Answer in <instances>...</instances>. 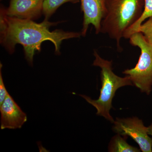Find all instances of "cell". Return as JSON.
Here are the masks:
<instances>
[{
    "instance_id": "obj_1",
    "label": "cell",
    "mask_w": 152,
    "mask_h": 152,
    "mask_svg": "<svg viewBox=\"0 0 152 152\" xmlns=\"http://www.w3.org/2000/svg\"><path fill=\"white\" fill-rule=\"evenodd\" d=\"M59 23L44 20L42 23H37L32 20L8 16L1 7L0 42L11 54L15 52L17 44L21 45L26 60L30 65L33 66L35 52L40 51L43 42H52L54 45L56 54L60 55L63 40L80 38L82 36L81 33L59 29L50 31L51 27Z\"/></svg>"
},
{
    "instance_id": "obj_2",
    "label": "cell",
    "mask_w": 152,
    "mask_h": 152,
    "mask_svg": "<svg viewBox=\"0 0 152 152\" xmlns=\"http://www.w3.org/2000/svg\"><path fill=\"white\" fill-rule=\"evenodd\" d=\"M145 0H106V13L102 20L101 33L115 40L118 50L125 33L142 14Z\"/></svg>"
},
{
    "instance_id": "obj_3",
    "label": "cell",
    "mask_w": 152,
    "mask_h": 152,
    "mask_svg": "<svg viewBox=\"0 0 152 152\" xmlns=\"http://www.w3.org/2000/svg\"><path fill=\"white\" fill-rule=\"evenodd\" d=\"M95 59L93 65L101 68L102 87L99 99L93 100L88 96L80 95L97 110L96 115L103 117L113 124L115 120L110 114L112 107V101L117 90L126 86H133L130 78L126 75L124 77L114 73L112 68V61L102 58L96 50L94 51Z\"/></svg>"
},
{
    "instance_id": "obj_4",
    "label": "cell",
    "mask_w": 152,
    "mask_h": 152,
    "mask_svg": "<svg viewBox=\"0 0 152 152\" xmlns=\"http://www.w3.org/2000/svg\"><path fill=\"white\" fill-rule=\"evenodd\" d=\"M129 39L132 45L140 49L141 54L135 67L123 73L129 76L133 85L142 93L149 95L152 90V45L140 32L134 33Z\"/></svg>"
},
{
    "instance_id": "obj_5",
    "label": "cell",
    "mask_w": 152,
    "mask_h": 152,
    "mask_svg": "<svg viewBox=\"0 0 152 152\" xmlns=\"http://www.w3.org/2000/svg\"><path fill=\"white\" fill-rule=\"evenodd\" d=\"M113 131L124 137H129L138 144L143 152H152V138L148 134V127L137 117L116 118Z\"/></svg>"
},
{
    "instance_id": "obj_6",
    "label": "cell",
    "mask_w": 152,
    "mask_h": 152,
    "mask_svg": "<svg viewBox=\"0 0 152 152\" xmlns=\"http://www.w3.org/2000/svg\"><path fill=\"white\" fill-rule=\"evenodd\" d=\"M83 13L82 36L85 37L90 25L94 26L96 34L101 33L102 20L106 13V0H80Z\"/></svg>"
},
{
    "instance_id": "obj_7",
    "label": "cell",
    "mask_w": 152,
    "mask_h": 152,
    "mask_svg": "<svg viewBox=\"0 0 152 152\" xmlns=\"http://www.w3.org/2000/svg\"><path fill=\"white\" fill-rule=\"evenodd\" d=\"M44 0H10L8 7L1 5L8 16L26 20H37L42 14Z\"/></svg>"
},
{
    "instance_id": "obj_8",
    "label": "cell",
    "mask_w": 152,
    "mask_h": 152,
    "mask_svg": "<svg viewBox=\"0 0 152 152\" xmlns=\"http://www.w3.org/2000/svg\"><path fill=\"white\" fill-rule=\"evenodd\" d=\"M0 112L2 130L20 129L27 121L26 114L22 111L9 94L0 106Z\"/></svg>"
},
{
    "instance_id": "obj_9",
    "label": "cell",
    "mask_w": 152,
    "mask_h": 152,
    "mask_svg": "<svg viewBox=\"0 0 152 152\" xmlns=\"http://www.w3.org/2000/svg\"><path fill=\"white\" fill-rule=\"evenodd\" d=\"M127 137L117 134L110 141L108 151L110 152H140L141 150L129 145Z\"/></svg>"
},
{
    "instance_id": "obj_10",
    "label": "cell",
    "mask_w": 152,
    "mask_h": 152,
    "mask_svg": "<svg viewBox=\"0 0 152 152\" xmlns=\"http://www.w3.org/2000/svg\"><path fill=\"white\" fill-rule=\"evenodd\" d=\"M80 0H44L43 4L42 14L45 16V20H49L57 9L66 3L76 4Z\"/></svg>"
},
{
    "instance_id": "obj_11",
    "label": "cell",
    "mask_w": 152,
    "mask_h": 152,
    "mask_svg": "<svg viewBox=\"0 0 152 152\" xmlns=\"http://www.w3.org/2000/svg\"><path fill=\"white\" fill-rule=\"evenodd\" d=\"M152 16V0H145V7L142 14L140 18L125 33L124 37L129 39L132 34L136 33L140 25L147 19Z\"/></svg>"
},
{
    "instance_id": "obj_12",
    "label": "cell",
    "mask_w": 152,
    "mask_h": 152,
    "mask_svg": "<svg viewBox=\"0 0 152 152\" xmlns=\"http://www.w3.org/2000/svg\"><path fill=\"white\" fill-rule=\"evenodd\" d=\"M136 32L141 33L147 42L152 45V16L143 23Z\"/></svg>"
},
{
    "instance_id": "obj_13",
    "label": "cell",
    "mask_w": 152,
    "mask_h": 152,
    "mask_svg": "<svg viewBox=\"0 0 152 152\" xmlns=\"http://www.w3.org/2000/svg\"><path fill=\"white\" fill-rule=\"evenodd\" d=\"M2 67V65L1 63V65H0V106L1 105L5 99L7 95L9 94V93L6 89L4 84L3 81L1 72Z\"/></svg>"
},
{
    "instance_id": "obj_14",
    "label": "cell",
    "mask_w": 152,
    "mask_h": 152,
    "mask_svg": "<svg viewBox=\"0 0 152 152\" xmlns=\"http://www.w3.org/2000/svg\"><path fill=\"white\" fill-rule=\"evenodd\" d=\"M148 134L152 137V123L148 127Z\"/></svg>"
}]
</instances>
